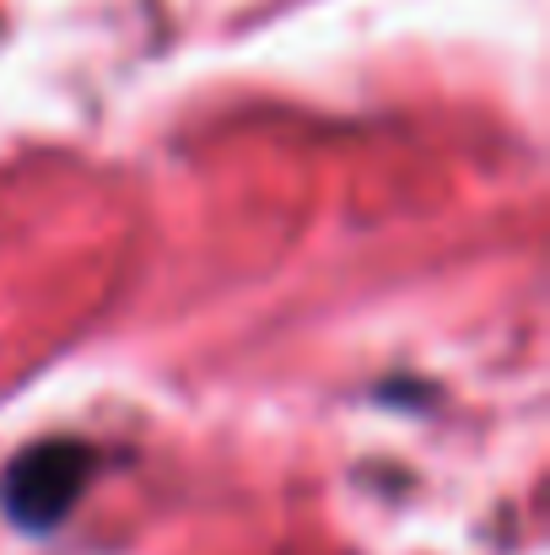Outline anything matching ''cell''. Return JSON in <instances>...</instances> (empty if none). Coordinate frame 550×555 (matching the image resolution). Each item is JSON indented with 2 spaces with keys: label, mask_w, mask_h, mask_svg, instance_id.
<instances>
[{
  "label": "cell",
  "mask_w": 550,
  "mask_h": 555,
  "mask_svg": "<svg viewBox=\"0 0 550 555\" xmlns=\"http://www.w3.org/2000/svg\"><path fill=\"white\" fill-rule=\"evenodd\" d=\"M87 469H92V453L76 448V442H49V448L22 453V459L11 464L5 486H0L5 513H11L22 529H54V524L71 513V502H76Z\"/></svg>",
  "instance_id": "obj_1"
}]
</instances>
